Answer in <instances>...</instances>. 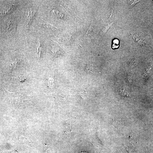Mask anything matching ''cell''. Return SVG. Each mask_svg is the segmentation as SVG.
I'll return each instance as SVG.
<instances>
[{
	"mask_svg": "<svg viewBox=\"0 0 153 153\" xmlns=\"http://www.w3.org/2000/svg\"><path fill=\"white\" fill-rule=\"evenodd\" d=\"M37 11V8L31 5L28 7L26 9L25 12L26 19V24L27 28H29L30 27L36 16Z\"/></svg>",
	"mask_w": 153,
	"mask_h": 153,
	"instance_id": "cell-1",
	"label": "cell"
},
{
	"mask_svg": "<svg viewBox=\"0 0 153 153\" xmlns=\"http://www.w3.org/2000/svg\"><path fill=\"white\" fill-rule=\"evenodd\" d=\"M17 20L15 18H12L7 21L4 26V29L8 34L14 33L16 31Z\"/></svg>",
	"mask_w": 153,
	"mask_h": 153,
	"instance_id": "cell-2",
	"label": "cell"
},
{
	"mask_svg": "<svg viewBox=\"0 0 153 153\" xmlns=\"http://www.w3.org/2000/svg\"><path fill=\"white\" fill-rule=\"evenodd\" d=\"M18 6L17 3L9 5L0 12V15L4 16L11 13Z\"/></svg>",
	"mask_w": 153,
	"mask_h": 153,
	"instance_id": "cell-3",
	"label": "cell"
},
{
	"mask_svg": "<svg viewBox=\"0 0 153 153\" xmlns=\"http://www.w3.org/2000/svg\"><path fill=\"white\" fill-rule=\"evenodd\" d=\"M52 51L53 55L55 57L58 56L59 55H63L64 54L63 51L58 46H55Z\"/></svg>",
	"mask_w": 153,
	"mask_h": 153,
	"instance_id": "cell-4",
	"label": "cell"
},
{
	"mask_svg": "<svg viewBox=\"0 0 153 153\" xmlns=\"http://www.w3.org/2000/svg\"><path fill=\"white\" fill-rule=\"evenodd\" d=\"M22 60L19 58H15L10 63V68L12 70H14L16 69L17 67L21 62Z\"/></svg>",
	"mask_w": 153,
	"mask_h": 153,
	"instance_id": "cell-5",
	"label": "cell"
},
{
	"mask_svg": "<svg viewBox=\"0 0 153 153\" xmlns=\"http://www.w3.org/2000/svg\"><path fill=\"white\" fill-rule=\"evenodd\" d=\"M36 49H37L36 53L37 54L38 58V59H40L41 53V45L39 40H38V41Z\"/></svg>",
	"mask_w": 153,
	"mask_h": 153,
	"instance_id": "cell-6",
	"label": "cell"
},
{
	"mask_svg": "<svg viewBox=\"0 0 153 153\" xmlns=\"http://www.w3.org/2000/svg\"><path fill=\"white\" fill-rule=\"evenodd\" d=\"M41 26L44 28H48V29L52 30L58 29L55 27H54L51 25L47 24L44 22H42L41 23Z\"/></svg>",
	"mask_w": 153,
	"mask_h": 153,
	"instance_id": "cell-7",
	"label": "cell"
},
{
	"mask_svg": "<svg viewBox=\"0 0 153 153\" xmlns=\"http://www.w3.org/2000/svg\"><path fill=\"white\" fill-rule=\"evenodd\" d=\"M112 48L113 49L117 48L119 46V41L118 40H115L113 41Z\"/></svg>",
	"mask_w": 153,
	"mask_h": 153,
	"instance_id": "cell-8",
	"label": "cell"
},
{
	"mask_svg": "<svg viewBox=\"0 0 153 153\" xmlns=\"http://www.w3.org/2000/svg\"><path fill=\"white\" fill-rule=\"evenodd\" d=\"M18 79L20 82H23L25 81L27 79L26 77L24 75H21L18 77Z\"/></svg>",
	"mask_w": 153,
	"mask_h": 153,
	"instance_id": "cell-9",
	"label": "cell"
},
{
	"mask_svg": "<svg viewBox=\"0 0 153 153\" xmlns=\"http://www.w3.org/2000/svg\"><path fill=\"white\" fill-rule=\"evenodd\" d=\"M81 153H86V152H81Z\"/></svg>",
	"mask_w": 153,
	"mask_h": 153,
	"instance_id": "cell-10",
	"label": "cell"
},
{
	"mask_svg": "<svg viewBox=\"0 0 153 153\" xmlns=\"http://www.w3.org/2000/svg\"><path fill=\"white\" fill-rule=\"evenodd\" d=\"M1 50H0V54H1Z\"/></svg>",
	"mask_w": 153,
	"mask_h": 153,
	"instance_id": "cell-11",
	"label": "cell"
}]
</instances>
